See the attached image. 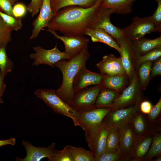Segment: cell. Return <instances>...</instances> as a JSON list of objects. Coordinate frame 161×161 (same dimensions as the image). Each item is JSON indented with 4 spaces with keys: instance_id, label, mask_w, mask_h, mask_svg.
I'll return each instance as SVG.
<instances>
[{
    "instance_id": "cell-40",
    "label": "cell",
    "mask_w": 161,
    "mask_h": 161,
    "mask_svg": "<svg viewBox=\"0 0 161 161\" xmlns=\"http://www.w3.org/2000/svg\"><path fill=\"white\" fill-rule=\"evenodd\" d=\"M27 11V7L22 3L15 4L13 7V15L16 18H21L24 16Z\"/></svg>"
},
{
    "instance_id": "cell-28",
    "label": "cell",
    "mask_w": 161,
    "mask_h": 161,
    "mask_svg": "<svg viewBox=\"0 0 161 161\" xmlns=\"http://www.w3.org/2000/svg\"><path fill=\"white\" fill-rule=\"evenodd\" d=\"M161 155V132L154 133L151 144L142 161H151L153 158Z\"/></svg>"
},
{
    "instance_id": "cell-44",
    "label": "cell",
    "mask_w": 161,
    "mask_h": 161,
    "mask_svg": "<svg viewBox=\"0 0 161 161\" xmlns=\"http://www.w3.org/2000/svg\"><path fill=\"white\" fill-rule=\"evenodd\" d=\"M16 143V139L14 137L5 140H0V147L8 145H13Z\"/></svg>"
},
{
    "instance_id": "cell-5",
    "label": "cell",
    "mask_w": 161,
    "mask_h": 161,
    "mask_svg": "<svg viewBox=\"0 0 161 161\" xmlns=\"http://www.w3.org/2000/svg\"><path fill=\"white\" fill-rule=\"evenodd\" d=\"M109 128L102 122L99 125L85 131L86 142L95 158L105 151Z\"/></svg>"
},
{
    "instance_id": "cell-7",
    "label": "cell",
    "mask_w": 161,
    "mask_h": 161,
    "mask_svg": "<svg viewBox=\"0 0 161 161\" xmlns=\"http://www.w3.org/2000/svg\"><path fill=\"white\" fill-rule=\"evenodd\" d=\"M32 48L35 52L29 55L30 58L34 60L32 66L44 64L54 67L59 61L71 58L65 52H61L59 50L57 43L55 47L50 49H44L40 46L33 47Z\"/></svg>"
},
{
    "instance_id": "cell-31",
    "label": "cell",
    "mask_w": 161,
    "mask_h": 161,
    "mask_svg": "<svg viewBox=\"0 0 161 161\" xmlns=\"http://www.w3.org/2000/svg\"><path fill=\"white\" fill-rule=\"evenodd\" d=\"M69 150L73 161H95V157L91 152L83 147L69 145Z\"/></svg>"
},
{
    "instance_id": "cell-9",
    "label": "cell",
    "mask_w": 161,
    "mask_h": 161,
    "mask_svg": "<svg viewBox=\"0 0 161 161\" xmlns=\"http://www.w3.org/2000/svg\"><path fill=\"white\" fill-rule=\"evenodd\" d=\"M103 87L102 83L76 92L70 106L78 111L87 110L95 108L97 97Z\"/></svg>"
},
{
    "instance_id": "cell-12",
    "label": "cell",
    "mask_w": 161,
    "mask_h": 161,
    "mask_svg": "<svg viewBox=\"0 0 161 161\" xmlns=\"http://www.w3.org/2000/svg\"><path fill=\"white\" fill-rule=\"evenodd\" d=\"M21 144L26 149L27 154L24 158L17 157L15 159L17 161H39L44 158H47L49 161L55 154V143H52L47 147H36L27 141L22 140Z\"/></svg>"
},
{
    "instance_id": "cell-27",
    "label": "cell",
    "mask_w": 161,
    "mask_h": 161,
    "mask_svg": "<svg viewBox=\"0 0 161 161\" xmlns=\"http://www.w3.org/2000/svg\"><path fill=\"white\" fill-rule=\"evenodd\" d=\"M119 128L109 126L107 137L106 148L104 152L119 151L120 145Z\"/></svg>"
},
{
    "instance_id": "cell-48",
    "label": "cell",
    "mask_w": 161,
    "mask_h": 161,
    "mask_svg": "<svg viewBox=\"0 0 161 161\" xmlns=\"http://www.w3.org/2000/svg\"><path fill=\"white\" fill-rule=\"evenodd\" d=\"M4 103V101L2 98L0 97V103Z\"/></svg>"
},
{
    "instance_id": "cell-39",
    "label": "cell",
    "mask_w": 161,
    "mask_h": 161,
    "mask_svg": "<svg viewBox=\"0 0 161 161\" xmlns=\"http://www.w3.org/2000/svg\"><path fill=\"white\" fill-rule=\"evenodd\" d=\"M43 0H31L30 2L27 6V11L32 17L36 16L41 9Z\"/></svg>"
},
{
    "instance_id": "cell-10",
    "label": "cell",
    "mask_w": 161,
    "mask_h": 161,
    "mask_svg": "<svg viewBox=\"0 0 161 161\" xmlns=\"http://www.w3.org/2000/svg\"><path fill=\"white\" fill-rule=\"evenodd\" d=\"M141 101L126 107L111 110L106 114L102 122L109 126L120 128L128 123L132 116L139 110Z\"/></svg>"
},
{
    "instance_id": "cell-1",
    "label": "cell",
    "mask_w": 161,
    "mask_h": 161,
    "mask_svg": "<svg viewBox=\"0 0 161 161\" xmlns=\"http://www.w3.org/2000/svg\"><path fill=\"white\" fill-rule=\"evenodd\" d=\"M97 0L92 6H76L64 7L58 10L49 21L47 30L58 31L64 35H85V31L101 4Z\"/></svg>"
},
{
    "instance_id": "cell-29",
    "label": "cell",
    "mask_w": 161,
    "mask_h": 161,
    "mask_svg": "<svg viewBox=\"0 0 161 161\" xmlns=\"http://www.w3.org/2000/svg\"><path fill=\"white\" fill-rule=\"evenodd\" d=\"M145 115L151 126L157 131H161V97L157 103L152 106L150 113Z\"/></svg>"
},
{
    "instance_id": "cell-6",
    "label": "cell",
    "mask_w": 161,
    "mask_h": 161,
    "mask_svg": "<svg viewBox=\"0 0 161 161\" xmlns=\"http://www.w3.org/2000/svg\"><path fill=\"white\" fill-rule=\"evenodd\" d=\"M113 13L114 11L111 9L100 6L87 27L101 28L109 33L116 41L124 35L123 28L116 27L111 21L110 16Z\"/></svg>"
},
{
    "instance_id": "cell-33",
    "label": "cell",
    "mask_w": 161,
    "mask_h": 161,
    "mask_svg": "<svg viewBox=\"0 0 161 161\" xmlns=\"http://www.w3.org/2000/svg\"><path fill=\"white\" fill-rule=\"evenodd\" d=\"M161 56V47L155 48L142 55L135 56V66L138 68L143 63L156 61Z\"/></svg>"
},
{
    "instance_id": "cell-14",
    "label": "cell",
    "mask_w": 161,
    "mask_h": 161,
    "mask_svg": "<svg viewBox=\"0 0 161 161\" xmlns=\"http://www.w3.org/2000/svg\"><path fill=\"white\" fill-rule=\"evenodd\" d=\"M103 77V75L91 72L84 66L79 71L74 79L73 89L76 93L90 85L100 84Z\"/></svg>"
},
{
    "instance_id": "cell-15",
    "label": "cell",
    "mask_w": 161,
    "mask_h": 161,
    "mask_svg": "<svg viewBox=\"0 0 161 161\" xmlns=\"http://www.w3.org/2000/svg\"><path fill=\"white\" fill-rule=\"evenodd\" d=\"M51 0H43L39 13L32 22L33 29L30 39L37 38L40 32L46 27L50 21L54 16L51 6Z\"/></svg>"
},
{
    "instance_id": "cell-19",
    "label": "cell",
    "mask_w": 161,
    "mask_h": 161,
    "mask_svg": "<svg viewBox=\"0 0 161 161\" xmlns=\"http://www.w3.org/2000/svg\"><path fill=\"white\" fill-rule=\"evenodd\" d=\"M129 123L137 138L151 133L159 131H157L151 126L146 115L141 113L139 110L132 116Z\"/></svg>"
},
{
    "instance_id": "cell-23",
    "label": "cell",
    "mask_w": 161,
    "mask_h": 161,
    "mask_svg": "<svg viewBox=\"0 0 161 161\" xmlns=\"http://www.w3.org/2000/svg\"><path fill=\"white\" fill-rule=\"evenodd\" d=\"M137 0H102L100 7L110 8L117 14L126 15L132 12L134 3Z\"/></svg>"
},
{
    "instance_id": "cell-34",
    "label": "cell",
    "mask_w": 161,
    "mask_h": 161,
    "mask_svg": "<svg viewBox=\"0 0 161 161\" xmlns=\"http://www.w3.org/2000/svg\"><path fill=\"white\" fill-rule=\"evenodd\" d=\"M12 31L0 16V48L6 46L11 41Z\"/></svg>"
},
{
    "instance_id": "cell-30",
    "label": "cell",
    "mask_w": 161,
    "mask_h": 161,
    "mask_svg": "<svg viewBox=\"0 0 161 161\" xmlns=\"http://www.w3.org/2000/svg\"><path fill=\"white\" fill-rule=\"evenodd\" d=\"M152 61H147L142 63L139 66L138 77L141 88L145 90L151 79L150 75Z\"/></svg>"
},
{
    "instance_id": "cell-46",
    "label": "cell",
    "mask_w": 161,
    "mask_h": 161,
    "mask_svg": "<svg viewBox=\"0 0 161 161\" xmlns=\"http://www.w3.org/2000/svg\"><path fill=\"white\" fill-rule=\"evenodd\" d=\"M155 159L152 160V161H161V155L156 157Z\"/></svg>"
},
{
    "instance_id": "cell-18",
    "label": "cell",
    "mask_w": 161,
    "mask_h": 161,
    "mask_svg": "<svg viewBox=\"0 0 161 161\" xmlns=\"http://www.w3.org/2000/svg\"><path fill=\"white\" fill-rule=\"evenodd\" d=\"M120 49L119 53L123 67L127 76L131 78L134 72L135 56L130 41L125 36L116 41Z\"/></svg>"
},
{
    "instance_id": "cell-3",
    "label": "cell",
    "mask_w": 161,
    "mask_h": 161,
    "mask_svg": "<svg viewBox=\"0 0 161 161\" xmlns=\"http://www.w3.org/2000/svg\"><path fill=\"white\" fill-rule=\"evenodd\" d=\"M34 93L55 113L69 117L75 126H79L78 120V112L64 102L57 95L56 90L38 89L35 91Z\"/></svg>"
},
{
    "instance_id": "cell-11",
    "label": "cell",
    "mask_w": 161,
    "mask_h": 161,
    "mask_svg": "<svg viewBox=\"0 0 161 161\" xmlns=\"http://www.w3.org/2000/svg\"><path fill=\"white\" fill-rule=\"evenodd\" d=\"M112 110L110 107L95 108L78 112V120L79 126L85 131L95 127L102 122L104 117Z\"/></svg>"
},
{
    "instance_id": "cell-21",
    "label": "cell",
    "mask_w": 161,
    "mask_h": 161,
    "mask_svg": "<svg viewBox=\"0 0 161 161\" xmlns=\"http://www.w3.org/2000/svg\"><path fill=\"white\" fill-rule=\"evenodd\" d=\"M130 41L135 56L142 55L155 48L161 47V35L154 39H150L144 37Z\"/></svg>"
},
{
    "instance_id": "cell-26",
    "label": "cell",
    "mask_w": 161,
    "mask_h": 161,
    "mask_svg": "<svg viewBox=\"0 0 161 161\" xmlns=\"http://www.w3.org/2000/svg\"><path fill=\"white\" fill-rule=\"evenodd\" d=\"M127 76L126 75H104L102 84L104 87L119 93L125 84Z\"/></svg>"
},
{
    "instance_id": "cell-20",
    "label": "cell",
    "mask_w": 161,
    "mask_h": 161,
    "mask_svg": "<svg viewBox=\"0 0 161 161\" xmlns=\"http://www.w3.org/2000/svg\"><path fill=\"white\" fill-rule=\"evenodd\" d=\"M155 133L137 138L128 158V161H142L147 153Z\"/></svg>"
},
{
    "instance_id": "cell-38",
    "label": "cell",
    "mask_w": 161,
    "mask_h": 161,
    "mask_svg": "<svg viewBox=\"0 0 161 161\" xmlns=\"http://www.w3.org/2000/svg\"><path fill=\"white\" fill-rule=\"evenodd\" d=\"M157 3V8L152 15L156 32L161 33V0H155Z\"/></svg>"
},
{
    "instance_id": "cell-22",
    "label": "cell",
    "mask_w": 161,
    "mask_h": 161,
    "mask_svg": "<svg viewBox=\"0 0 161 161\" xmlns=\"http://www.w3.org/2000/svg\"><path fill=\"white\" fill-rule=\"evenodd\" d=\"M85 35L89 36L93 42L103 43L115 49L120 53V49L117 43L110 35L103 29L87 27L85 30Z\"/></svg>"
},
{
    "instance_id": "cell-45",
    "label": "cell",
    "mask_w": 161,
    "mask_h": 161,
    "mask_svg": "<svg viewBox=\"0 0 161 161\" xmlns=\"http://www.w3.org/2000/svg\"><path fill=\"white\" fill-rule=\"evenodd\" d=\"M6 87L4 82V78L2 76L0 72V97L2 96Z\"/></svg>"
},
{
    "instance_id": "cell-42",
    "label": "cell",
    "mask_w": 161,
    "mask_h": 161,
    "mask_svg": "<svg viewBox=\"0 0 161 161\" xmlns=\"http://www.w3.org/2000/svg\"><path fill=\"white\" fill-rule=\"evenodd\" d=\"M152 106L151 102L149 101L142 100L140 103L139 110L142 113L148 114L150 113Z\"/></svg>"
},
{
    "instance_id": "cell-35",
    "label": "cell",
    "mask_w": 161,
    "mask_h": 161,
    "mask_svg": "<svg viewBox=\"0 0 161 161\" xmlns=\"http://www.w3.org/2000/svg\"><path fill=\"white\" fill-rule=\"evenodd\" d=\"M0 16L6 25L12 30L18 31L23 26L21 18H16L0 11Z\"/></svg>"
},
{
    "instance_id": "cell-25",
    "label": "cell",
    "mask_w": 161,
    "mask_h": 161,
    "mask_svg": "<svg viewBox=\"0 0 161 161\" xmlns=\"http://www.w3.org/2000/svg\"><path fill=\"white\" fill-rule=\"evenodd\" d=\"M119 95V92L103 87L97 97L95 108L110 107Z\"/></svg>"
},
{
    "instance_id": "cell-8",
    "label": "cell",
    "mask_w": 161,
    "mask_h": 161,
    "mask_svg": "<svg viewBox=\"0 0 161 161\" xmlns=\"http://www.w3.org/2000/svg\"><path fill=\"white\" fill-rule=\"evenodd\" d=\"M123 29L124 36L130 41L138 40L146 34L156 32L152 16L143 18L136 16L131 24Z\"/></svg>"
},
{
    "instance_id": "cell-13",
    "label": "cell",
    "mask_w": 161,
    "mask_h": 161,
    "mask_svg": "<svg viewBox=\"0 0 161 161\" xmlns=\"http://www.w3.org/2000/svg\"><path fill=\"white\" fill-rule=\"evenodd\" d=\"M55 38L61 40L64 43L65 52L71 58L79 53L87 45L89 40L84 35L68 36L58 35L55 31L47 29L45 30Z\"/></svg>"
},
{
    "instance_id": "cell-32",
    "label": "cell",
    "mask_w": 161,
    "mask_h": 161,
    "mask_svg": "<svg viewBox=\"0 0 161 161\" xmlns=\"http://www.w3.org/2000/svg\"><path fill=\"white\" fill-rule=\"evenodd\" d=\"M6 47V46H3L0 48V72L4 78L12 71L14 66L13 62L7 56Z\"/></svg>"
},
{
    "instance_id": "cell-43",
    "label": "cell",
    "mask_w": 161,
    "mask_h": 161,
    "mask_svg": "<svg viewBox=\"0 0 161 161\" xmlns=\"http://www.w3.org/2000/svg\"><path fill=\"white\" fill-rule=\"evenodd\" d=\"M12 6V4L9 0H0V7L6 14L13 16Z\"/></svg>"
},
{
    "instance_id": "cell-17",
    "label": "cell",
    "mask_w": 161,
    "mask_h": 161,
    "mask_svg": "<svg viewBox=\"0 0 161 161\" xmlns=\"http://www.w3.org/2000/svg\"><path fill=\"white\" fill-rule=\"evenodd\" d=\"M120 145L119 152L124 161H128L129 154L137 138L129 122L119 128Z\"/></svg>"
},
{
    "instance_id": "cell-41",
    "label": "cell",
    "mask_w": 161,
    "mask_h": 161,
    "mask_svg": "<svg viewBox=\"0 0 161 161\" xmlns=\"http://www.w3.org/2000/svg\"><path fill=\"white\" fill-rule=\"evenodd\" d=\"M155 61L151 69L150 75L151 79L161 75V57Z\"/></svg>"
},
{
    "instance_id": "cell-4",
    "label": "cell",
    "mask_w": 161,
    "mask_h": 161,
    "mask_svg": "<svg viewBox=\"0 0 161 161\" xmlns=\"http://www.w3.org/2000/svg\"><path fill=\"white\" fill-rule=\"evenodd\" d=\"M130 84L119 95L110 107L112 111L126 107L143 100L138 75L135 72Z\"/></svg>"
},
{
    "instance_id": "cell-16",
    "label": "cell",
    "mask_w": 161,
    "mask_h": 161,
    "mask_svg": "<svg viewBox=\"0 0 161 161\" xmlns=\"http://www.w3.org/2000/svg\"><path fill=\"white\" fill-rule=\"evenodd\" d=\"M96 65L101 73L104 75H126L120 57L117 58L112 54L104 56Z\"/></svg>"
},
{
    "instance_id": "cell-36",
    "label": "cell",
    "mask_w": 161,
    "mask_h": 161,
    "mask_svg": "<svg viewBox=\"0 0 161 161\" xmlns=\"http://www.w3.org/2000/svg\"><path fill=\"white\" fill-rule=\"evenodd\" d=\"M49 161H73L69 150V145H66L61 150H56Z\"/></svg>"
},
{
    "instance_id": "cell-47",
    "label": "cell",
    "mask_w": 161,
    "mask_h": 161,
    "mask_svg": "<svg viewBox=\"0 0 161 161\" xmlns=\"http://www.w3.org/2000/svg\"><path fill=\"white\" fill-rule=\"evenodd\" d=\"M10 2L12 5H14L16 3L18 0H9Z\"/></svg>"
},
{
    "instance_id": "cell-37",
    "label": "cell",
    "mask_w": 161,
    "mask_h": 161,
    "mask_svg": "<svg viewBox=\"0 0 161 161\" xmlns=\"http://www.w3.org/2000/svg\"><path fill=\"white\" fill-rule=\"evenodd\" d=\"M95 161H124V159L119 151L104 152L99 156L95 158Z\"/></svg>"
},
{
    "instance_id": "cell-2",
    "label": "cell",
    "mask_w": 161,
    "mask_h": 161,
    "mask_svg": "<svg viewBox=\"0 0 161 161\" xmlns=\"http://www.w3.org/2000/svg\"><path fill=\"white\" fill-rule=\"evenodd\" d=\"M88 45L79 53L68 60H61L55 65L62 72L63 81L60 87L56 90L57 95L66 103L70 105L75 94L73 88L74 79L80 69L86 66L90 57Z\"/></svg>"
},
{
    "instance_id": "cell-24",
    "label": "cell",
    "mask_w": 161,
    "mask_h": 161,
    "mask_svg": "<svg viewBox=\"0 0 161 161\" xmlns=\"http://www.w3.org/2000/svg\"><path fill=\"white\" fill-rule=\"evenodd\" d=\"M97 0H51L52 10L55 15L59 10L66 7L76 6L88 8L93 6Z\"/></svg>"
}]
</instances>
